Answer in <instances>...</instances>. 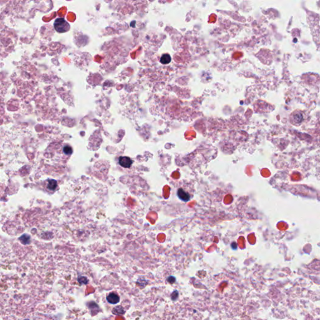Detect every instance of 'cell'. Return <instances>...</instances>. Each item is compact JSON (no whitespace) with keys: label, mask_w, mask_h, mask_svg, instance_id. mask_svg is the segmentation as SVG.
<instances>
[{"label":"cell","mask_w":320,"mask_h":320,"mask_svg":"<svg viewBox=\"0 0 320 320\" xmlns=\"http://www.w3.org/2000/svg\"><path fill=\"white\" fill-rule=\"evenodd\" d=\"M78 281L79 283L80 284H87L88 283V279L86 278L85 277H83V276H81V277H79L78 279Z\"/></svg>","instance_id":"cell-10"},{"label":"cell","mask_w":320,"mask_h":320,"mask_svg":"<svg viewBox=\"0 0 320 320\" xmlns=\"http://www.w3.org/2000/svg\"><path fill=\"white\" fill-rule=\"evenodd\" d=\"M54 28L56 31L60 33H65L70 30V26L64 18H57L54 23Z\"/></svg>","instance_id":"cell-1"},{"label":"cell","mask_w":320,"mask_h":320,"mask_svg":"<svg viewBox=\"0 0 320 320\" xmlns=\"http://www.w3.org/2000/svg\"><path fill=\"white\" fill-rule=\"evenodd\" d=\"M119 165L125 168H130L133 164V161L131 159L127 157H121L119 158Z\"/></svg>","instance_id":"cell-2"},{"label":"cell","mask_w":320,"mask_h":320,"mask_svg":"<svg viewBox=\"0 0 320 320\" xmlns=\"http://www.w3.org/2000/svg\"><path fill=\"white\" fill-rule=\"evenodd\" d=\"M19 240L24 245H28L30 243V236L27 234L21 236Z\"/></svg>","instance_id":"cell-8"},{"label":"cell","mask_w":320,"mask_h":320,"mask_svg":"<svg viewBox=\"0 0 320 320\" xmlns=\"http://www.w3.org/2000/svg\"><path fill=\"white\" fill-rule=\"evenodd\" d=\"M112 313L115 315H119V314L123 315L125 313V311L124 310V308L122 306H116L115 308L113 310Z\"/></svg>","instance_id":"cell-5"},{"label":"cell","mask_w":320,"mask_h":320,"mask_svg":"<svg viewBox=\"0 0 320 320\" xmlns=\"http://www.w3.org/2000/svg\"><path fill=\"white\" fill-rule=\"evenodd\" d=\"M178 291H175L173 293H172L171 298H173V296H175V300H176V298H177V297H178Z\"/></svg>","instance_id":"cell-12"},{"label":"cell","mask_w":320,"mask_h":320,"mask_svg":"<svg viewBox=\"0 0 320 320\" xmlns=\"http://www.w3.org/2000/svg\"><path fill=\"white\" fill-rule=\"evenodd\" d=\"M167 281L170 283H173L175 282L176 278L174 277V276H170V277L167 279Z\"/></svg>","instance_id":"cell-11"},{"label":"cell","mask_w":320,"mask_h":320,"mask_svg":"<svg viewBox=\"0 0 320 320\" xmlns=\"http://www.w3.org/2000/svg\"><path fill=\"white\" fill-rule=\"evenodd\" d=\"M119 300H120L119 296L114 293H110L109 295L106 296L107 301L109 303L112 305L117 304L118 303H119Z\"/></svg>","instance_id":"cell-3"},{"label":"cell","mask_w":320,"mask_h":320,"mask_svg":"<svg viewBox=\"0 0 320 320\" xmlns=\"http://www.w3.org/2000/svg\"><path fill=\"white\" fill-rule=\"evenodd\" d=\"M171 58L170 56L168 54H165L161 57V59H160V62L163 64H166L170 63L171 62Z\"/></svg>","instance_id":"cell-6"},{"label":"cell","mask_w":320,"mask_h":320,"mask_svg":"<svg viewBox=\"0 0 320 320\" xmlns=\"http://www.w3.org/2000/svg\"><path fill=\"white\" fill-rule=\"evenodd\" d=\"M64 153L66 154H71L73 152V150L71 147L70 146H65L63 148Z\"/></svg>","instance_id":"cell-9"},{"label":"cell","mask_w":320,"mask_h":320,"mask_svg":"<svg viewBox=\"0 0 320 320\" xmlns=\"http://www.w3.org/2000/svg\"><path fill=\"white\" fill-rule=\"evenodd\" d=\"M177 195H178V198L181 200H182L184 202H187L190 200L189 194L188 193L184 191L182 188L178 189V191H177Z\"/></svg>","instance_id":"cell-4"},{"label":"cell","mask_w":320,"mask_h":320,"mask_svg":"<svg viewBox=\"0 0 320 320\" xmlns=\"http://www.w3.org/2000/svg\"><path fill=\"white\" fill-rule=\"evenodd\" d=\"M57 186H58V184H57V181L54 180H49L48 183L47 187L49 189L53 191V190H55L56 188H57Z\"/></svg>","instance_id":"cell-7"}]
</instances>
